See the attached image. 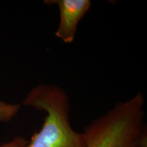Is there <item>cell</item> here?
Wrapping results in <instances>:
<instances>
[{"mask_svg": "<svg viewBox=\"0 0 147 147\" xmlns=\"http://www.w3.org/2000/svg\"><path fill=\"white\" fill-rule=\"evenodd\" d=\"M142 93L119 102L84 128L86 147H147Z\"/></svg>", "mask_w": 147, "mask_h": 147, "instance_id": "7a4b0ae2", "label": "cell"}, {"mask_svg": "<svg viewBox=\"0 0 147 147\" xmlns=\"http://www.w3.org/2000/svg\"><path fill=\"white\" fill-rule=\"evenodd\" d=\"M21 105L0 100V123L8 122L17 115Z\"/></svg>", "mask_w": 147, "mask_h": 147, "instance_id": "277c9868", "label": "cell"}, {"mask_svg": "<svg viewBox=\"0 0 147 147\" xmlns=\"http://www.w3.org/2000/svg\"><path fill=\"white\" fill-rule=\"evenodd\" d=\"M47 5H57L59 9L60 21L55 36L66 44L74 40L78 23L91 5L90 0H46Z\"/></svg>", "mask_w": 147, "mask_h": 147, "instance_id": "3957f363", "label": "cell"}, {"mask_svg": "<svg viewBox=\"0 0 147 147\" xmlns=\"http://www.w3.org/2000/svg\"><path fill=\"white\" fill-rule=\"evenodd\" d=\"M23 105L46 113L42 128L25 147H86L83 132L75 131L71 125L69 97L63 88L38 84L27 95Z\"/></svg>", "mask_w": 147, "mask_h": 147, "instance_id": "6da1fadb", "label": "cell"}, {"mask_svg": "<svg viewBox=\"0 0 147 147\" xmlns=\"http://www.w3.org/2000/svg\"><path fill=\"white\" fill-rule=\"evenodd\" d=\"M28 141L23 137L17 136L13 138L12 140L0 145V147H25Z\"/></svg>", "mask_w": 147, "mask_h": 147, "instance_id": "5b68a950", "label": "cell"}]
</instances>
